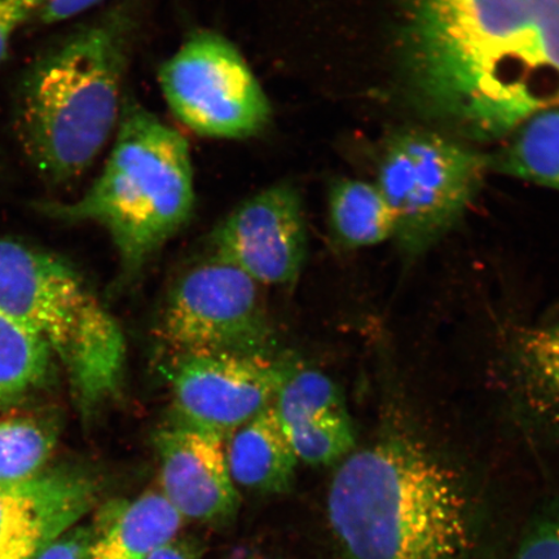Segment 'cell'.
Here are the masks:
<instances>
[{"label":"cell","mask_w":559,"mask_h":559,"mask_svg":"<svg viewBox=\"0 0 559 559\" xmlns=\"http://www.w3.org/2000/svg\"><path fill=\"white\" fill-rule=\"evenodd\" d=\"M496 158V170L559 191V108L530 117Z\"/></svg>","instance_id":"obj_17"},{"label":"cell","mask_w":559,"mask_h":559,"mask_svg":"<svg viewBox=\"0 0 559 559\" xmlns=\"http://www.w3.org/2000/svg\"><path fill=\"white\" fill-rule=\"evenodd\" d=\"M225 443L212 432L174 423L156 432L163 495L183 519L221 521L239 508Z\"/></svg>","instance_id":"obj_11"},{"label":"cell","mask_w":559,"mask_h":559,"mask_svg":"<svg viewBox=\"0 0 559 559\" xmlns=\"http://www.w3.org/2000/svg\"><path fill=\"white\" fill-rule=\"evenodd\" d=\"M105 0H39V9L33 21L41 25H53L82 15Z\"/></svg>","instance_id":"obj_24"},{"label":"cell","mask_w":559,"mask_h":559,"mask_svg":"<svg viewBox=\"0 0 559 559\" xmlns=\"http://www.w3.org/2000/svg\"><path fill=\"white\" fill-rule=\"evenodd\" d=\"M48 544L31 543L21 545V547L7 551L0 556V559H34L40 550H44Z\"/></svg>","instance_id":"obj_26"},{"label":"cell","mask_w":559,"mask_h":559,"mask_svg":"<svg viewBox=\"0 0 559 559\" xmlns=\"http://www.w3.org/2000/svg\"><path fill=\"white\" fill-rule=\"evenodd\" d=\"M120 508L105 528H96L88 559L148 558L183 526V516L163 493L146 492Z\"/></svg>","instance_id":"obj_15"},{"label":"cell","mask_w":559,"mask_h":559,"mask_svg":"<svg viewBox=\"0 0 559 559\" xmlns=\"http://www.w3.org/2000/svg\"><path fill=\"white\" fill-rule=\"evenodd\" d=\"M330 219L342 247L360 249L394 239L395 216L374 183L335 181L330 193Z\"/></svg>","instance_id":"obj_16"},{"label":"cell","mask_w":559,"mask_h":559,"mask_svg":"<svg viewBox=\"0 0 559 559\" xmlns=\"http://www.w3.org/2000/svg\"><path fill=\"white\" fill-rule=\"evenodd\" d=\"M491 157L430 130H407L384 146L377 187L395 216L403 254L426 253L457 225L477 195Z\"/></svg>","instance_id":"obj_6"},{"label":"cell","mask_w":559,"mask_h":559,"mask_svg":"<svg viewBox=\"0 0 559 559\" xmlns=\"http://www.w3.org/2000/svg\"><path fill=\"white\" fill-rule=\"evenodd\" d=\"M334 474L328 514L346 559H467L472 507L463 480L407 424H382Z\"/></svg>","instance_id":"obj_2"},{"label":"cell","mask_w":559,"mask_h":559,"mask_svg":"<svg viewBox=\"0 0 559 559\" xmlns=\"http://www.w3.org/2000/svg\"><path fill=\"white\" fill-rule=\"evenodd\" d=\"M51 362L47 347L0 309V408L40 388L50 376Z\"/></svg>","instance_id":"obj_18"},{"label":"cell","mask_w":559,"mask_h":559,"mask_svg":"<svg viewBox=\"0 0 559 559\" xmlns=\"http://www.w3.org/2000/svg\"><path fill=\"white\" fill-rule=\"evenodd\" d=\"M194 202L186 138L128 96L99 178L81 199L40 207L56 219L94 222L107 229L123 275L135 277L188 225Z\"/></svg>","instance_id":"obj_4"},{"label":"cell","mask_w":559,"mask_h":559,"mask_svg":"<svg viewBox=\"0 0 559 559\" xmlns=\"http://www.w3.org/2000/svg\"><path fill=\"white\" fill-rule=\"evenodd\" d=\"M178 121L201 136L241 140L269 128L271 103L253 70L223 35L195 32L159 68Z\"/></svg>","instance_id":"obj_8"},{"label":"cell","mask_w":559,"mask_h":559,"mask_svg":"<svg viewBox=\"0 0 559 559\" xmlns=\"http://www.w3.org/2000/svg\"><path fill=\"white\" fill-rule=\"evenodd\" d=\"M201 548L191 540H177L164 545L145 559H199Z\"/></svg>","instance_id":"obj_25"},{"label":"cell","mask_w":559,"mask_h":559,"mask_svg":"<svg viewBox=\"0 0 559 559\" xmlns=\"http://www.w3.org/2000/svg\"><path fill=\"white\" fill-rule=\"evenodd\" d=\"M298 366L276 355L216 354L177 359L174 424L227 439L270 405Z\"/></svg>","instance_id":"obj_9"},{"label":"cell","mask_w":559,"mask_h":559,"mask_svg":"<svg viewBox=\"0 0 559 559\" xmlns=\"http://www.w3.org/2000/svg\"><path fill=\"white\" fill-rule=\"evenodd\" d=\"M38 9L39 0H0V64L9 56L20 27L33 21Z\"/></svg>","instance_id":"obj_23"},{"label":"cell","mask_w":559,"mask_h":559,"mask_svg":"<svg viewBox=\"0 0 559 559\" xmlns=\"http://www.w3.org/2000/svg\"><path fill=\"white\" fill-rule=\"evenodd\" d=\"M142 0H118L48 46L20 82L15 132L48 183L85 175L117 130Z\"/></svg>","instance_id":"obj_3"},{"label":"cell","mask_w":559,"mask_h":559,"mask_svg":"<svg viewBox=\"0 0 559 559\" xmlns=\"http://www.w3.org/2000/svg\"><path fill=\"white\" fill-rule=\"evenodd\" d=\"M53 419L34 415L0 417V484L44 472L58 447Z\"/></svg>","instance_id":"obj_19"},{"label":"cell","mask_w":559,"mask_h":559,"mask_svg":"<svg viewBox=\"0 0 559 559\" xmlns=\"http://www.w3.org/2000/svg\"><path fill=\"white\" fill-rule=\"evenodd\" d=\"M213 257L260 285L289 286L307 257L302 199L295 187L272 186L241 202L210 236Z\"/></svg>","instance_id":"obj_10"},{"label":"cell","mask_w":559,"mask_h":559,"mask_svg":"<svg viewBox=\"0 0 559 559\" xmlns=\"http://www.w3.org/2000/svg\"><path fill=\"white\" fill-rule=\"evenodd\" d=\"M226 459L235 486L260 493H283L295 480L298 457L274 404L226 439Z\"/></svg>","instance_id":"obj_14"},{"label":"cell","mask_w":559,"mask_h":559,"mask_svg":"<svg viewBox=\"0 0 559 559\" xmlns=\"http://www.w3.org/2000/svg\"><path fill=\"white\" fill-rule=\"evenodd\" d=\"M157 335L177 359L275 355V331L260 284L213 255L175 283L160 311Z\"/></svg>","instance_id":"obj_7"},{"label":"cell","mask_w":559,"mask_h":559,"mask_svg":"<svg viewBox=\"0 0 559 559\" xmlns=\"http://www.w3.org/2000/svg\"><path fill=\"white\" fill-rule=\"evenodd\" d=\"M95 539L96 528L79 523L48 544L34 559H88Z\"/></svg>","instance_id":"obj_22"},{"label":"cell","mask_w":559,"mask_h":559,"mask_svg":"<svg viewBox=\"0 0 559 559\" xmlns=\"http://www.w3.org/2000/svg\"><path fill=\"white\" fill-rule=\"evenodd\" d=\"M510 559H559V502L534 524Z\"/></svg>","instance_id":"obj_21"},{"label":"cell","mask_w":559,"mask_h":559,"mask_svg":"<svg viewBox=\"0 0 559 559\" xmlns=\"http://www.w3.org/2000/svg\"><path fill=\"white\" fill-rule=\"evenodd\" d=\"M100 491L93 473L72 466L0 484V556L25 544H51L80 523Z\"/></svg>","instance_id":"obj_12"},{"label":"cell","mask_w":559,"mask_h":559,"mask_svg":"<svg viewBox=\"0 0 559 559\" xmlns=\"http://www.w3.org/2000/svg\"><path fill=\"white\" fill-rule=\"evenodd\" d=\"M501 362L516 423L531 435L559 442V318L514 328Z\"/></svg>","instance_id":"obj_13"},{"label":"cell","mask_w":559,"mask_h":559,"mask_svg":"<svg viewBox=\"0 0 559 559\" xmlns=\"http://www.w3.org/2000/svg\"><path fill=\"white\" fill-rule=\"evenodd\" d=\"M404 61L426 115L474 140L559 108V0H405Z\"/></svg>","instance_id":"obj_1"},{"label":"cell","mask_w":559,"mask_h":559,"mask_svg":"<svg viewBox=\"0 0 559 559\" xmlns=\"http://www.w3.org/2000/svg\"><path fill=\"white\" fill-rule=\"evenodd\" d=\"M283 428L298 460L309 465L337 463L355 447L354 425L347 408L313 412Z\"/></svg>","instance_id":"obj_20"},{"label":"cell","mask_w":559,"mask_h":559,"mask_svg":"<svg viewBox=\"0 0 559 559\" xmlns=\"http://www.w3.org/2000/svg\"><path fill=\"white\" fill-rule=\"evenodd\" d=\"M0 309L58 359L82 414L120 393L121 326L72 265L47 251L0 239Z\"/></svg>","instance_id":"obj_5"}]
</instances>
